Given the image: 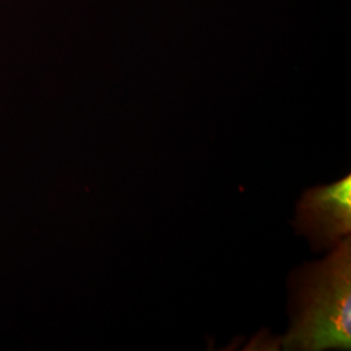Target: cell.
Here are the masks:
<instances>
[{
    "instance_id": "cell-2",
    "label": "cell",
    "mask_w": 351,
    "mask_h": 351,
    "mask_svg": "<svg viewBox=\"0 0 351 351\" xmlns=\"http://www.w3.org/2000/svg\"><path fill=\"white\" fill-rule=\"evenodd\" d=\"M293 226L317 251L335 247L350 236L351 176L330 185L306 190L297 204Z\"/></svg>"
},
{
    "instance_id": "cell-1",
    "label": "cell",
    "mask_w": 351,
    "mask_h": 351,
    "mask_svg": "<svg viewBox=\"0 0 351 351\" xmlns=\"http://www.w3.org/2000/svg\"><path fill=\"white\" fill-rule=\"evenodd\" d=\"M335 247L324 261L291 274V328L285 350L351 349L350 236Z\"/></svg>"
}]
</instances>
